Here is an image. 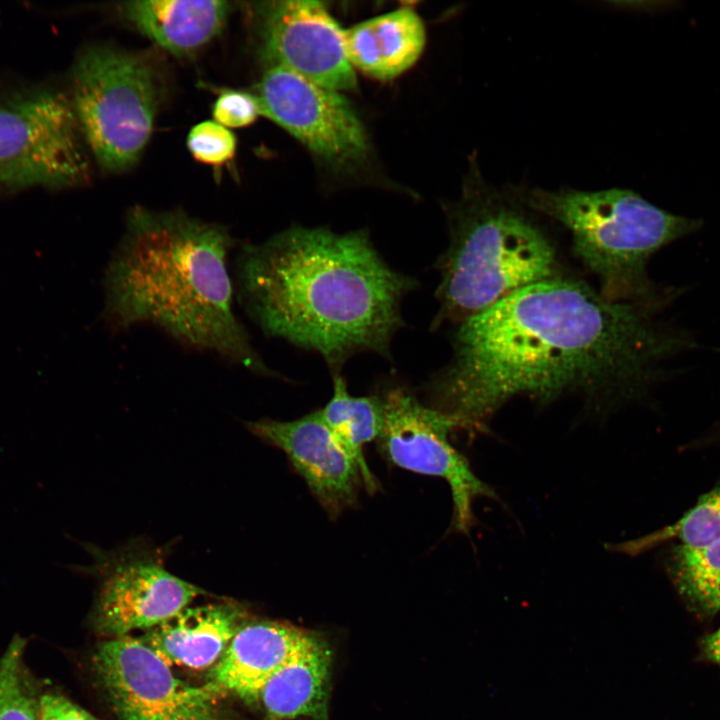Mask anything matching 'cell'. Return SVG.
I'll use <instances>...</instances> for the list:
<instances>
[{"label": "cell", "instance_id": "cell-1", "mask_svg": "<svg viewBox=\"0 0 720 720\" xmlns=\"http://www.w3.org/2000/svg\"><path fill=\"white\" fill-rule=\"evenodd\" d=\"M662 348L634 302L561 275L458 324L429 406L468 430L520 395L547 403L574 392L608 407L633 393Z\"/></svg>", "mask_w": 720, "mask_h": 720}, {"label": "cell", "instance_id": "cell-2", "mask_svg": "<svg viewBox=\"0 0 720 720\" xmlns=\"http://www.w3.org/2000/svg\"><path fill=\"white\" fill-rule=\"evenodd\" d=\"M236 274L241 304L267 335L318 352L335 370L356 352L390 355L402 299L416 287L366 232L323 227L244 245Z\"/></svg>", "mask_w": 720, "mask_h": 720}, {"label": "cell", "instance_id": "cell-3", "mask_svg": "<svg viewBox=\"0 0 720 720\" xmlns=\"http://www.w3.org/2000/svg\"><path fill=\"white\" fill-rule=\"evenodd\" d=\"M234 243L224 226L182 211L133 208L104 273L105 320L119 330L154 324L190 348L273 376L233 310Z\"/></svg>", "mask_w": 720, "mask_h": 720}, {"label": "cell", "instance_id": "cell-4", "mask_svg": "<svg viewBox=\"0 0 720 720\" xmlns=\"http://www.w3.org/2000/svg\"><path fill=\"white\" fill-rule=\"evenodd\" d=\"M524 208L471 167L462 198L449 209L435 322L458 325L525 287L561 276L552 241Z\"/></svg>", "mask_w": 720, "mask_h": 720}, {"label": "cell", "instance_id": "cell-5", "mask_svg": "<svg viewBox=\"0 0 720 720\" xmlns=\"http://www.w3.org/2000/svg\"><path fill=\"white\" fill-rule=\"evenodd\" d=\"M524 206L562 224L572 249L601 283V294L633 302L647 291L645 265L659 248L694 231L697 220L671 214L632 190L515 188Z\"/></svg>", "mask_w": 720, "mask_h": 720}, {"label": "cell", "instance_id": "cell-6", "mask_svg": "<svg viewBox=\"0 0 720 720\" xmlns=\"http://www.w3.org/2000/svg\"><path fill=\"white\" fill-rule=\"evenodd\" d=\"M69 99L99 165L110 172L133 166L149 141L158 104L151 66L118 49L88 48L73 65Z\"/></svg>", "mask_w": 720, "mask_h": 720}, {"label": "cell", "instance_id": "cell-7", "mask_svg": "<svg viewBox=\"0 0 720 720\" xmlns=\"http://www.w3.org/2000/svg\"><path fill=\"white\" fill-rule=\"evenodd\" d=\"M70 99L46 84L0 90V195L79 186L89 163Z\"/></svg>", "mask_w": 720, "mask_h": 720}, {"label": "cell", "instance_id": "cell-8", "mask_svg": "<svg viewBox=\"0 0 720 720\" xmlns=\"http://www.w3.org/2000/svg\"><path fill=\"white\" fill-rule=\"evenodd\" d=\"M383 401L384 422L377 439L381 454L394 466L445 480L453 500V528L468 533L474 524V501L497 499V494L450 443L448 435L459 429L457 422L402 388L390 390Z\"/></svg>", "mask_w": 720, "mask_h": 720}, {"label": "cell", "instance_id": "cell-9", "mask_svg": "<svg viewBox=\"0 0 720 720\" xmlns=\"http://www.w3.org/2000/svg\"><path fill=\"white\" fill-rule=\"evenodd\" d=\"M93 562L85 570L100 588L94 621L104 635L116 638L149 630L189 606L201 588L171 574L161 552L134 541L117 549L87 546Z\"/></svg>", "mask_w": 720, "mask_h": 720}, {"label": "cell", "instance_id": "cell-10", "mask_svg": "<svg viewBox=\"0 0 720 720\" xmlns=\"http://www.w3.org/2000/svg\"><path fill=\"white\" fill-rule=\"evenodd\" d=\"M96 671L123 720H213L223 692L213 683L190 685L141 639L103 642L94 656Z\"/></svg>", "mask_w": 720, "mask_h": 720}, {"label": "cell", "instance_id": "cell-11", "mask_svg": "<svg viewBox=\"0 0 720 720\" xmlns=\"http://www.w3.org/2000/svg\"><path fill=\"white\" fill-rule=\"evenodd\" d=\"M256 90L261 115L321 159L346 167L366 157L364 126L341 92L278 66H268Z\"/></svg>", "mask_w": 720, "mask_h": 720}, {"label": "cell", "instance_id": "cell-12", "mask_svg": "<svg viewBox=\"0 0 720 720\" xmlns=\"http://www.w3.org/2000/svg\"><path fill=\"white\" fill-rule=\"evenodd\" d=\"M262 11V50L269 66L290 70L338 92L356 88L344 30L323 3L274 1Z\"/></svg>", "mask_w": 720, "mask_h": 720}, {"label": "cell", "instance_id": "cell-13", "mask_svg": "<svg viewBox=\"0 0 720 720\" xmlns=\"http://www.w3.org/2000/svg\"><path fill=\"white\" fill-rule=\"evenodd\" d=\"M249 430L281 449L325 511L335 518L357 503L363 480L319 410L291 421L260 419Z\"/></svg>", "mask_w": 720, "mask_h": 720}, {"label": "cell", "instance_id": "cell-14", "mask_svg": "<svg viewBox=\"0 0 720 720\" xmlns=\"http://www.w3.org/2000/svg\"><path fill=\"white\" fill-rule=\"evenodd\" d=\"M314 634L276 621L243 623L214 664L210 679L222 692L258 700L269 677L308 645Z\"/></svg>", "mask_w": 720, "mask_h": 720}, {"label": "cell", "instance_id": "cell-15", "mask_svg": "<svg viewBox=\"0 0 720 720\" xmlns=\"http://www.w3.org/2000/svg\"><path fill=\"white\" fill-rule=\"evenodd\" d=\"M243 619L242 609L233 604L187 606L146 630L141 640L169 665L206 668L217 663Z\"/></svg>", "mask_w": 720, "mask_h": 720}, {"label": "cell", "instance_id": "cell-16", "mask_svg": "<svg viewBox=\"0 0 720 720\" xmlns=\"http://www.w3.org/2000/svg\"><path fill=\"white\" fill-rule=\"evenodd\" d=\"M426 36L418 14L401 7L344 30L347 58L353 68L381 80L397 77L420 57Z\"/></svg>", "mask_w": 720, "mask_h": 720}, {"label": "cell", "instance_id": "cell-17", "mask_svg": "<svg viewBox=\"0 0 720 720\" xmlns=\"http://www.w3.org/2000/svg\"><path fill=\"white\" fill-rule=\"evenodd\" d=\"M122 15L143 35L175 55L192 53L220 33L227 1L141 0L121 5Z\"/></svg>", "mask_w": 720, "mask_h": 720}, {"label": "cell", "instance_id": "cell-18", "mask_svg": "<svg viewBox=\"0 0 720 720\" xmlns=\"http://www.w3.org/2000/svg\"><path fill=\"white\" fill-rule=\"evenodd\" d=\"M330 666L328 645L315 636L269 677L258 700L272 719L328 720Z\"/></svg>", "mask_w": 720, "mask_h": 720}, {"label": "cell", "instance_id": "cell-19", "mask_svg": "<svg viewBox=\"0 0 720 720\" xmlns=\"http://www.w3.org/2000/svg\"><path fill=\"white\" fill-rule=\"evenodd\" d=\"M319 413L340 445L359 467L363 485L368 492L379 489L378 480L370 470L363 448L378 439L384 422V401L377 396L350 395L343 377L333 379V395Z\"/></svg>", "mask_w": 720, "mask_h": 720}, {"label": "cell", "instance_id": "cell-20", "mask_svg": "<svg viewBox=\"0 0 720 720\" xmlns=\"http://www.w3.org/2000/svg\"><path fill=\"white\" fill-rule=\"evenodd\" d=\"M674 572L680 591L697 609L708 614L720 609V539L679 547Z\"/></svg>", "mask_w": 720, "mask_h": 720}, {"label": "cell", "instance_id": "cell-21", "mask_svg": "<svg viewBox=\"0 0 720 720\" xmlns=\"http://www.w3.org/2000/svg\"><path fill=\"white\" fill-rule=\"evenodd\" d=\"M678 539L687 547H698L720 539V488L703 496L680 520L654 534L621 544L618 549L635 553L651 545Z\"/></svg>", "mask_w": 720, "mask_h": 720}, {"label": "cell", "instance_id": "cell-22", "mask_svg": "<svg viewBox=\"0 0 720 720\" xmlns=\"http://www.w3.org/2000/svg\"><path fill=\"white\" fill-rule=\"evenodd\" d=\"M24 648L17 636L0 659V720H40V696L26 673Z\"/></svg>", "mask_w": 720, "mask_h": 720}, {"label": "cell", "instance_id": "cell-23", "mask_svg": "<svg viewBox=\"0 0 720 720\" xmlns=\"http://www.w3.org/2000/svg\"><path fill=\"white\" fill-rule=\"evenodd\" d=\"M234 134L215 121L193 126L187 135V147L197 161L220 166L229 162L236 152Z\"/></svg>", "mask_w": 720, "mask_h": 720}, {"label": "cell", "instance_id": "cell-24", "mask_svg": "<svg viewBox=\"0 0 720 720\" xmlns=\"http://www.w3.org/2000/svg\"><path fill=\"white\" fill-rule=\"evenodd\" d=\"M212 114L215 122L233 129L249 126L261 115L255 95L235 90L225 91L217 98Z\"/></svg>", "mask_w": 720, "mask_h": 720}, {"label": "cell", "instance_id": "cell-25", "mask_svg": "<svg viewBox=\"0 0 720 720\" xmlns=\"http://www.w3.org/2000/svg\"><path fill=\"white\" fill-rule=\"evenodd\" d=\"M40 720H96L67 698L46 693L40 696Z\"/></svg>", "mask_w": 720, "mask_h": 720}, {"label": "cell", "instance_id": "cell-26", "mask_svg": "<svg viewBox=\"0 0 720 720\" xmlns=\"http://www.w3.org/2000/svg\"><path fill=\"white\" fill-rule=\"evenodd\" d=\"M704 651L708 658L720 665V629L705 639Z\"/></svg>", "mask_w": 720, "mask_h": 720}]
</instances>
